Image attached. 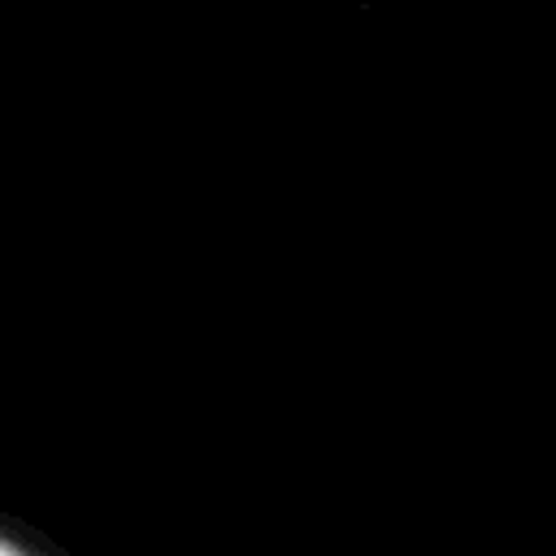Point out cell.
I'll list each match as a JSON object with an SVG mask.
<instances>
[{
  "label": "cell",
  "mask_w": 556,
  "mask_h": 556,
  "mask_svg": "<svg viewBox=\"0 0 556 556\" xmlns=\"http://www.w3.org/2000/svg\"><path fill=\"white\" fill-rule=\"evenodd\" d=\"M0 556H70V552H61L43 534H35V530H26L0 513Z\"/></svg>",
  "instance_id": "obj_1"
}]
</instances>
